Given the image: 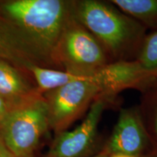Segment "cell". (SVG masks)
Here are the masks:
<instances>
[{
  "label": "cell",
  "instance_id": "obj_1",
  "mask_svg": "<svg viewBox=\"0 0 157 157\" xmlns=\"http://www.w3.org/2000/svg\"><path fill=\"white\" fill-rule=\"evenodd\" d=\"M71 15L72 0H0V59L28 74L57 69L55 50Z\"/></svg>",
  "mask_w": 157,
  "mask_h": 157
},
{
  "label": "cell",
  "instance_id": "obj_2",
  "mask_svg": "<svg viewBox=\"0 0 157 157\" xmlns=\"http://www.w3.org/2000/svg\"><path fill=\"white\" fill-rule=\"evenodd\" d=\"M151 75L136 61L113 63L90 77L72 82L43 94L50 128L56 134L67 130L94 102L115 98L127 89L136 90Z\"/></svg>",
  "mask_w": 157,
  "mask_h": 157
},
{
  "label": "cell",
  "instance_id": "obj_3",
  "mask_svg": "<svg viewBox=\"0 0 157 157\" xmlns=\"http://www.w3.org/2000/svg\"><path fill=\"white\" fill-rule=\"evenodd\" d=\"M72 13L103 45L113 63L136 60L148 30L139 21L111 1L72 0Z\"/></svg>",
  "mask_w": 157,
  "mask_h": 157
},
{
  "label": "cell",
  "instance_id": "obj_4",
  "mask_svg": "<svg viewBox=\"0 0 157 157\" xmlns=\"http://www.w3.org/2000/svg\"><path fill=\"white\" fill-rule=\"evenodd\" d=\"M58 70L90 77L113 63L99 41L74 17L65 25L54 52Z\"/></svg>",
  "mask_w": 157,
  "mask_h": 157
},
{
  "label": "cell",
  "instance_id": "obj_5",
  "mask_svg": "<svg viewBox=\"0 0 157 157\" xmlns=\"http://www.w3.org/2000/svg\"><path fill=\"white\" fill-rule=\"evenodd\" d=\"M44 97L11 110L0 126V137L16 157H34L44 135L50 130Z\"/></svg>",
  "mask_w": 157,
  "mask_h": 157
},
{
  "label": "cell",
  "instance_id": "obj_6",
  "mask_svg": "<svg viewBox=\"0 0 157 157\" xmlns=\"http://www.w3.org/2000/svg\"><path fill=\"white\" fill-rule=\"evenodd\" d=\"M117 103L114 98H101L92 104L78 126L56 134L45 157H91L101 150L98 126L107 108Z\"/></svg>",
  "mask_w": 157,
  "mask_h": 157
},
{
  "label": "cell",
  "instance_id": "obj_7",
  "mask_svg": "<svg viewBox=\"0 0 157 157\" xmlns=\"http://www.w3.org/2000/svg\"><path fill=\"white\" fill-rule=\"evenodd\" d=\"M157 149L147 130L137 105L120 109L117 121L99 153L137 156Z\"/></svg>",
  "mask_w": 157,
  "mask_h": 157
},
{
  "label": "cell",
  "instance_id": "obj_8",
  "mask_svg": "<svg viewBox=\"0 0 157 157\" xmlns=\"http://www.w3.org/2000/svg\"><path fill=\"white\" fill-rule=\"evenodd\" d=\"M28 73L0 59V98L11 110L42 97Z\"/></svg>",
  "mask_w": 157,
  "mask_h": 157
},
{
  "label": "cell",
  "instance_id": "obj_9",
  "mask_svg": "<svg viewBox=\"0 0 157 157\" xmlns=\"http://www.w3.org/2000/svg\"><path fill=\"white\" fill-rule=\"evenodd\" d=\"M140 103L137 105L149 134L157 144V71L139 87Z\"/></svg>",
  "mask_w": 157,
  "mask_h": 157
},
{
  "label": "cell",
  "instance_id": "obj_10",
  "mask_svg": "<svg viewBox=\"0 0 157 157\" xmlns=\"http://www.w3.org/2000/svg\"><path fill=\"white\" fill-rule=\"evenodd\" d=\"M111 2L147 29H157V0H111Z\"/></svg>",
  "mask_w": 157,
  "mask_h": 157
},
{
  "label": "cell",
  "instance_id": "obj_11",
  "mask_svg": "<svg viewBox=\"0 0 157 157\" xmlns=\"http://www.w3.org/2000/svg\"><path fill=\"white\" fill-rule=\"evenodd\" d=\"M29 74L42 95L45 93L62 87L70 82L88 78L74 75L64 71L38 66L31 68Z\"/></svg>",
  "mask_w": 157,
  "mask_h": 157
},
{
  "label": "cell",
  "instance_id": "obj_12",
  "mask_svg": "<svg viewBox=\"0 0 157 157\" xmlns=\"http://www.w3.org/2000/svg\"><path fill=\"white\" fill-rule=\"evenodd\" d=\"M135 61L145 69H157V29L147 33Z\"/></svg>",
  "mask_w": 157,
  "mask_h": 157
},
{
  "label": "cell",
  "instance_id": "obj_13",
  "mask_svg": "<svg viewBox=\"0 0 157 157\" xmlns=\"http://www.w3.org/2000/svg\"><path fill=\"white\" fill-rule=\"evenodd\" d=\"M10 111L11 109H10L7 104L0 98V126Z\"/></svg>",
  "mask_w": 157,
  "mask_h": 157
},
{
  "label": "cell",
  "instance_id": "obj_14",
  "mask_svg": "<svg viewBox=\"0 0 157 157\" xmlns=\"http://www.w3.org/2000/svg\"><path fill=\"white\" fill-rule=\"evenodd\" d=\"M0 157H16L7 148L3 140L0 137Z\"/></svg>",
  "mask_w": 157,
  "mask_h": 157
}]
</instances>
